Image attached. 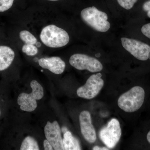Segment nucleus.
Segmentation results:
<instances>
[{
	"label": "nucleus",
	"mask_w": 150,
	"mask_h": 150,
	"mask_svg": "<svg viewBox=\"0 0 150 150\" xmlns=\"http://www.w3.org/2000/svg\"><path fill=\"white\" fill-rule=\"evenodd\" d=\"M63 132H64V133L65 132H66L67 131H67V128H66V127H64V128H63Z\"/></svg>",
	"instance_id": "24"
},
{
	"label": "nucleus",
	"mask_w": 150,
	"mask_h": 150,
	"mask_svg": "<svg viewBox=\"0 0 150 150\" xmlns=\"http://www.w3.org/2000/svg\"><path fill=\"white\" fill-rule=\"evenodd\" d=\"M142 8L143 11L146 13L148 17L150 18V0H147L143 3Z\"/></svg>",
	"instance_id": "20"
},
{
	"label": "nucleus",
	"mask_w": 150,
	"mask_h": 150,
	"mask_svg": "<svg viewBox=\"0 0 150 150\" xmlns=\"http://www.w3.org/2000/svg\"><path fill=\"white\" fill-rule=\"evenodd\" d=\"M46 139L48 140L55 150H64L61 130L56 121H48L44 129Z\"/></svg>",
	"instance_id": "9"
},
{
	"label": "nucleus",
	"mask_w": 150,
	"mask_h": 150,
	"mask_svg": "<svg viewBox=\"0 0 150 150\" xmlns=\"http://www.w3.org/2000/svg\"><path fill=\"white\" fill-rule=\"evenodd\" d=\"M47 1H60V0H47Z\"/></svg>",
	"instance_id": "25"
},
{
	"label": "nucleus",
	"mask_w": 150,
	"mask_h": 150,
	"mask_svg": "<svg viewBox=\"0 0 150 150\" xmlns=\"http://www.w3.org/2000/svg\"><path fill=\"white\" fill-rule=\"evenodd\" d=\"M144 98V88L139 86H136L119 97L118 106L125 112H135L142 107Z\"/></svg>",
	"instance_id": "3"
},
{
	"label": "nucleus",
	"mask_w": 150,
	"mask_h": 150,
	"mask_svg": "<svg viewBox=\"0 0 150 150\" xmlns=\"http://www.w3.org/2000/svg\"><path fill=\"white\" fill-rule=\"evenodd\" d=\"M19 36L21 39L25 44L35 45L37 43V38L28 30H22L20 32Z\"/></svg>",
	"instance_id": "15"
},
{
	"label": "nucleus",
	"mask_w": 150,
	"mask_h": 150,
	"mask_svg": "<svg viewBox=\"0 0 150 150\" xmlns=\"http://www.w3.org/2000/svg\"><path fill=\"white\" fill-rule=\"evenodd\" d=\"M149 59H150V54L149 56Z\"/></svg>",
	"instance_id": "26"
},
{
	"label": "nucleus",
	"mask_w": 150,
	"mask_h": 150,
	"mask_svg": "<svg viewBox=\"0 0 150 150\" xmlns=\"http://www.w3.org/2000/svg\"><path fill=\"white\" fill-rule=\"evenodd\" d=\"M38 64L44 69L50 71L55 74H61L64 71L65 62L58 56L41 58L38 61Z\"/></svg>",
	"instance_id": "11"
},
{
	"label": "nucleus",
	"mask_w": 150,
	"mask_h": 150,
	"mask_svg": "<svg viewBox=\"0 0 150 150\" xmlns=\"http://www.w3.org/2000/svg\"><path fill=\"white\" fill-rule=\"evenodd\" d=\"M102 74L98 73L92 75L83 86L77 90L78 96L86 99H91L96 97L104 86Z\"/></svg>",
	"instance_id": "8"
},
{
	"label": "nucleus",
	"mask_w": 150,
	"mask_h": 150,
	"mask_svg": "<svg viewBox=\"0 0 150 150\" xmlns=\"http://www.w3.org/2000/svg\"><path fill=\"white\" fill-rule=\"evenodd\" d=\"M116 5L125 10L129 11L133 8L138 0H112Z\"/></svg>",
	"instance_id": "16"
},
{
	"label": "nucleus",
	"mask_w": 150,
	"mask_h": 150,
	"mask_svg": "<svg viewBox=\"0 0 150 150\" xmlns=\"http://www.w3.org/2000/svg\"><path fill=\"white\" fill-rule=\"evenodd\" d=\"M22 51L28 56H35L38 53L37 47L33 44H25L23 46Z\"/></svg>",
	"instance_id": "17"
},
{
	"label": "nucleus",
	"mask_w": 150,
	"mask_h": 150,
	"mask_svg": "<svg viewBox=\"0 0 150 150\" xmlns=\"http://www.w3.org/2000/svg\"><path fill=\"white\" fill-rule=\"evenodd\" d=\"M15 54L11 48L8 46H0V71L10 67L13 62Z\"/></svg>",
	"instance_id": "12"
},
{
	"label": "nucleus",
	"mask_w": 150,
	"mask_h": 150,
	"mask_svg": "<svg viewBox=\"0 0 150 150\" xmlns=\"http://www.w3.org/2000/svg\"><path fill=\"white\" fill-rule=\"evenodd\" d=\"M40 37L45 46L51 48L64 47L70 41V36L68 32L53 24L43 28L40 32Z\"/></svg>",
	"instance_id": "2"
},
{
	"label": "nucleus",
	"mask_w": 150,
	"mask_h": 150,
	"mask_svg": "<svg viewBox=\"0 0 150 150\" xmlns=\"http://www.w3.org/2000/svg\"><path fill=\"white\" fill-rule=\"evenodd\" d=\"M1 115V110H0V115Z\"/></svg>",
	"instance_id": "27"
},
{
	"label": "nucleus",
	"mask_w": 150,
	"mask_h": 150,
	"mask_svg": "<svg viewBox=\"0 0 150 150\" xmlns=\"http://www.w3.org/2000/svg\"><path fill=\"white\" fill-rule=\"evenodd\" d=\"M81 131L86 141L93 143L96 139V132L92 123L91 116L88 111L84 110L79 116Z\"/></svg>",
	"instance_id": "10"
},
{
	"label": "nucleus",
	"mask_w": 150,
	"mask_h": 150,
	"mask_svg": "<svg viewBox=\"0 0 150 150\" xmlns=\"http://www.w3.org/2000/svg\"><path fill=\"white\" fill-rule=\"evenodd\" d=\"M121 135L120 123L115 118L111 119L99 132L100 140L109 149L115 147L119 142Z\"/></svg>",
	"instance_id": "6"
},
{
	"label": "nucleus",
	"mask_w": 150,
	"mask_h": 150,
	"mask_svg": "<svg viewBox=\"0 0 150 150\" xmlns=\"http://www.w3.org/2000/svg\"><path fill=\"white\" fill-rule=\"evenodd\" d=\"M32 91L30 93H22L19 95L17 103L21 110L26 112H32L37 107L36 100L42 99L44 96L43 86L38 81L33 80L30 83Z\"/></svg>",
	"instance_id": "4"
},
{
	"label": "nucleus",
	"mask_w": 150,
	"mask_h": 150,
	"mask_svg": "<svg viewBox=\"0 0 150 150\" xmlns=\"http://www.w3.org/2000/svg\"><path fill=\"white\" fill-rule=\"evenodd\" d=\"M39 146L34 138L27 136L22 142L20 150H39Z\"/></svg>",
	"instance_id": "14"
},
{
	"label": "nucleus",
	"mask_w": 150,
	"mask_h": 150,
	"mask_svg": "<svg viewBox=\"0 0 150 150\" xmlns=\"http://www.w3.org/2000/svg\"><path fill=\"white\" fill-rule=\"evenodd\" d=\"M142 33L150 39V23L144 25L141 28Z\"/></svg>",
	"instance_id": "19"
},
{
	"label": "nucleus",
	"mask_w": 150,
	"mask_h": 150,
	"mask_svg": "<svg viewBox=\"0 0 150 150\" xmlns=\"http://www.w3.org/2000/svg\"><path fill=\"white\" fill-rule=\"evenodd\" d=\"M14 0H0V12L8 10L12 6Z\"/></svg>",
	"instance_id": "18"
},
{
	"label": "nucleus",
	"mask_w": 150,
	"mask_h": 150,
	"mask_svg": "<svg viewBox=\"0 0 150 150\" xmlns=\"http://www.w3.org/2000/svg\"><path fill=\"white\" fill-rule=\"evenodd\" d=\"M81 16L84 22L97 32H107L110 28L107 14L95 6L82 10Z\"/></svg>",
	"instance_id": "1"
},
{
	"label": "nucleus",
	"mask_w": 150,
	"mask_h": 150,
	"mask_svg": "<svg viewBox=\"0 0 150 150\" xmlns=\"http://www.w3.org/2000/svg\"><path fill=\"white\" fill-rule=\"evenodd\" d=\"M93 150H108L106 147H100L98 146H95L93 148Z\"/></svg>",
	"instance_id": "22"
},
{
	"label": "nucleus",
	"mask_w": 150,
	"mask_h": 150,
	"mask_svg": "<svg viewBox=\"0 0 150 150\" xmlns=\"http://www.w3.org/2000/svg\"><path fill=\"white\" fill-rule=\"evenodd\" d=\"M43 147L44 150H54L52 145L47 139L44 140L43 142Z\"/></svg>",
	"instance_id": "21"
},
{
	"label": "nucleus",
	"mask_w": 150,
	"mask_h": 150,
	"mask_svg": "<svg viewBox=\"0 0 150 150\" xmlns=\"http://www.w3.org/2000/svg\"><path fill=\"white\" fill-rule=\"evenodd\" d=\"M70 64L79 70H87L91 73L101 71L103 66L96 58L85 54H76L70 57Z\"/></svg>",
	"instance_id": "5"
},
{
	"label": "nucleus",
	"mask_w": 150,
	"mask_h": 150,
	"mask_svg": "<svg viewBox=\"0 0 150 150\" xmlns=\"http://www.w3.org/2000/svg\"><path fill=\"white\" fill-rule=\"evenodd\" d=\"M121 45L126 51L140 61H146L149 58L150 46L139 40L122 37L121 38Z\"/></svg>",
	"instance_id": "7"
},
{
	"label": "nucleus",
	"mask_w": 150,
	"mask_h": 150,
	"mask_svg": "<svg viewBox=\"0 0 150 150\" xmlns=\"http://www.w3.org/2000/svg\"><path fill=\"white\" fill-rule=\"evenodd\" d=\"M147 139L148 142L150 144V131H149V133H148L147 135Z\"/></svg>",
	"instance_id": "23"
},
{
	"label": "nucleus",
	"mask_w": 150,
	"mask_h": 150,
	"mask_svg": "<svg viewBox=\"0 0 150 150\" xmlns=\"http://www.w3.org/2000/svg\"><path fill=\"white\" fill-rule=\"evenodd\" d=\"M63 144L65 150H81L79 141L69 131L65 132L64 135Z\"/></svg>",
	"instance_id": "13"
}]
</instances>
